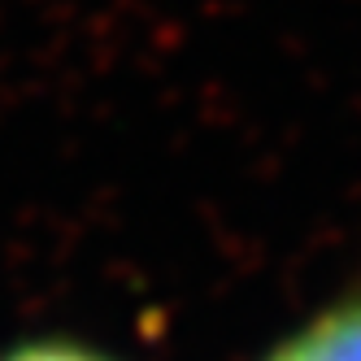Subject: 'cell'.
<instances>
[{
    "mask_svg": "<svg viewBox=\"0 0 361 361\" xmlns=\"http://www.w3.org/2000/svg\"><path fill=\"white\" fill-rule=\"evenodd\" d=\"M262 361H361V288L322 305Z\"/></svg>",
    "mask_w": 361,
    "mask_h": 361,
    "instance_id": "1",
    "label": "cell"
},
{
    "mask_svg": "<svg viewBox=\"0 0 361 361\" xmlns=\"http://www.w3.org/2000/svg\"><path fill=\"white\" fill-rule=\"evenodd\" d=\"M0 361H118V357L87 340H74V335H31V340L5 348Z\"/></svg>",
    "mask_w": 361,
    "mask_h": 361,
    "instance_id": "2",
    "label": "cell"
}]
</instances>
